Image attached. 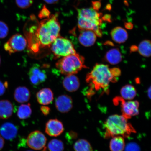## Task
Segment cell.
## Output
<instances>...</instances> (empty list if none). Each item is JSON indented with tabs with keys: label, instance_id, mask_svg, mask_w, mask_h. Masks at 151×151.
I'll list each match as a JSON object with an SVG mask.
<instances>
[{
	"label": "cell",
	"instance_id": "cell-39",
	"mask_svg": "<svg viewBox=\"0 0 151 151\" xmlns=\"http://www.w3.org/2000/svg\"><path fill=\"white\" fill-rule=\"evenodd\" d=\"M105 9L106 10H107L109 11H111L112 9V6H111L110 4H108L106 6Z\"/></svg>",
	"mask_w": 151,
	"mask_h": 151
},
{
	"label": "cell",
	"instance_id": "cell-37",
	"mask_svg": "<svg viewBox=\"0 0 151 151\" xmlns=\"http://www.w3.org/2000/svg\"><path fill=\"white\" fill-rule=\"evenodd\" d=\"M124 26L126 28L128 29H131L133 27V24L131 22H125Z\"/></svg>",
	"mask_w": 151,
	"mask_h": 151
},
{
	"label": "cell",
	"instance_id": "cell-44",
	"mask_svg": "<svg viewBox=\"0 0 151 151\" xmlns=\"http://www.w3.org/2000/svg\"><path fill=\"white\" fill-rule=\"evenodd\" d=\"M31 151V150H28V151Z\"/></svg>",
	"mask_w": 151,
	"mask_h": 151
},
{
	"label": "cell",
	"instance_id": "cell-21",
	"mask_svg": "<svg viewBox=\"0 0 151 151\" xmlns=\"http://www.w3.org/2000/svg\"><path fill=\"white\" fill-rule=\"evenodd\" d=\"M125 147V142L123 137L120 136L113 137L109 148L111 151H123Z\"/></svg>",
	"mask_w": 151,
	"mask_h": 151
},
{
	"label": "cell",
	"instance_id": "cell-36",
	"mask_svg": "<svg viewBox=\"0 0 151 151\" xmlns=\"http://www.w3.org/2000/svg\"><path fill=\"white\" fill-rule=\"evenodd\" d=\"M5 145V141L4 138L0 134V151L2 150Z\"/></svg>",
	"mask_w": 151,
	"mask_h": 151
},
{
	"label": "cell",
	"instance_id": "cell-19",
	"mask_svg": "<svg viewBox=\"0 0 151 151\" xmlns=\"http://www.w3.org/2000/svg\"><path fill=\"white\" fill-rule=\"evenodd\" d=\"M104 59L106 61L111 65H116L122 61V56L118 48H112L107 52Z\"/></svg>",
	"mask_w": 151,
	"mask_h": 151
},
{
	"label": "cell",
	"instance_id": "cell-6",
	"mask_svg": "<svg viewBox=\"0 0 151 151\" xmlns=\"http://www.w3.org/2000/svg\"><path fill=\"white\" fill-rule=\"evenodd\" d=\"M27 46V41L23 35L16 34L11 37L4 45L6 51L9 54L21 52Z\"/></svg>",
	"mask_w": 151,
	"mask_h": 151
},
{
	"label": "cell",
	"instance_id": "cell-31",
	"mask_svg": "<svg viewBox=\"0 0 151 151\" xmlns=\"http://www.w3.org/2000/svg\"><path fill=\"white\" fill-rule=\"evenodd\" d=\"M65 137L68 141L74 140L77 137V134L76 132L71 131L68 132L66 134Z\"/></svg>",
	"mask_w": 151,
	"mask_h": 151
},
{
	"label": "cell",
	"instance_id": "cell-33",
	"mask_svg": "<svg viewBox=\"0 0 151 151\" xmlns=\"http://www.w3.org/2000/svg\"><path fill=\"white\" fill-rule=\"evenodd\" d=\"M91 3L92 8L94 10L97 11V12L99 11V9L101 7V2L98 1H92Z\"/></svg>",
	"mask_w": 151,
	"mask_h": 151
},
{
	"label": "cell",
	"instance_id": "cell-38",
	"mask_svg": "<svg viewBox=\"0 0 151 151\" xmlns=\"http://www.w3.org/2000/svg\"><path fill=\"white\" fill-rule=\"evenodd\" d=\"M44 1L49 4H55L57 3L59 0H44Z\"/></svg>",
	"mask_w": 151,
	"mask_h": 151
},
{
	"label": "cell",
	"instance_id": "cell-20",
	"mask_svg": "<svg viewBox=\"0 0 151 151\" xmlns=\"http://www.w3.org/2000/svg\"><path fill=\"white\" fill-rule=\"evenodd\" d=\"M79 17L86 19L96 20L99 19L100 17L102 16V13H98L97 11L90 7L89 8L77 9Z\"/></svg>",
	"mask_w": 151,
	"mask_h": 151
},
{
	"label": "cell",
	"instance_id": "cell-41",
	"mask_svg": "<svg viewBox=\"0 0 151 151\" xmlns=\"http://www.w3.org/2000/svg\"><path fill=\"white\" fill-rule=\"evenodd\" d=\"M124 4H125L126 6H128V3L127 0H124Z\"/></svg>",
	"mask_w": 151,
	"mask_h": 151
},
{
	"label": "cell",
	"instance_id": "cell-34",
	"mask_svg": "<svg viewBox=\"0 0 151 151\" xmlns=\"http://www.w3.org/2000/svg\"><path fill=\"white\" fill-rule=\"evenodd\" d=\"M40 110L45 116H46L50 114V109L49 107L43 106L41 107Z\"/></svg>",
	"mask_w": 151,
	"mask_h": 151
},
{
	"label": "cell",
	"instance_id": "cell-1",
	"mask_svg": "<svg viewBox=\"0 0 151 151\" xmlns=\"http://www.w3.org/2000/svg\"><path fill=\"white\" fill-rule=\"evenodd\" d=\"M61 29L58 19V14L51 15L50 17L41 21L35 27L32 28L30 32L33 33L32 40L34 42L30 45L34 52H37L39 48L50 47L54 41L60 36Z\"/></svg>",
	"mask_w": 151,
	"mask_h": 151
},
{
	"label": "cell",
	"instance_id": "cell-9",
	"mask_svg": "<svg viewBox=\"0 0 151 151\" xmlns=\"http://www.w3.org/2000/svg\"><path fill=\"white\" fill-rule=\"evenodd\" d=\"M28 76L31 83L36 86L44 82L47 77L46 71L37 64L34 65L30 68Z\"/></svg>",
	"mask_w": 151,
	"mask_h": 151
},
{
	"label": "cell",
	"instance_id": "cell-43",
	"mask_svg": "<svg viewBox=\"0 0 151 151\" xmlns=\"http://www.w3.org/2000/svg\"><path fill=\"white\" fill-rule=\"evenodd\" d=\"M1 56H0V65H1Z\"/></svg>",
	"mask_w": 151,
	"mask_h": 151
},
{
	"label": "cell",
	"instance_id": "cell-12",
	"mask_svg": "<svg viewBox=\"0 0 151 151\" xmlns=\"http://www.w3.org/2000/svg\"><path fill=\"white\" fill-rule=\"evenodd\" d=\"M78 40L81 44L86 47L93 46L95 43L97 35L93 31L89 30H80Z\"/></svg>",
	"mask_w": 151,
	"mask_h": 151
},
{
	"label": "cell",
	"instance_id": "cell-22",
	"mask_svg": "<svg viewBox=\"0 0 151 151\" xmlns=\"http://www.w3.org/2000/svg\"><path fill=\"white\" fill-rule=\"evenodd\" d=\"M122 98L126 100H132L137 95V91L134 87L131 85L124 86L120 90Z\"/></svg>",
	"mask_w": 151,
	"mask_h": 151
},
{
	"label": "cell",
	"instance_id": "cell-42",
	"mask_svg": "<svg viewBox=\"0 0 151 151\" xmlns=\"http://www.w3.org/2000/svg\"><path fill=\"white\" fill-rule=\"evenodd\" d=\"M42 151H47V148L46 147H44V149H43V150H42Z\"/></svg>",
	"mask_w": 151,
	"mask_h": 151
},
{
	"label": "cell",
	"instance_id": "cell-28",
	"mask_svg": "<svg viewBox=\"0 0 151 151\" xmlns=\"http://www.w3.org/2000/svg\"><path fill=\"white\" fill-rule=\"evenodd\" d=\"M17 6L21 9H27L31 6L33 3V0H16Z\"/></svg>",
	"mask_w": 151,
	"mask_h": 151
},
{
	"label": "cell",
	"instance_id": "cell-2",
	"mask_svg": "<svg viewBox=\"0 0 151 151\" xmlns=\"http://www.w3.org/2000/svg\"><path fill=\"white\" fill-rule=\"evenodd\" d=\"M117 78L112 74L109 66L97 64L92 71L86 75V81L92 90L99 91L102 89L104 92L109 94V85L111 82L115 83Z\"/></svg>",
	"mask_w": 151,
	"mask_h": 151
},
{
	"label": "cell",
	"instance_id": "cell-17",
	"mask_svg": "<svg viewBox=\"0 0 151 151\" xmlns=\"http://www.w3.org/2000/svg\"><path fill=\"white\" fill-rule=\"evenodd\" d=\"M12 103L7 100L0 101V119H7L12 116L14 112Z\"/></svg>",
	"mask_w": 151,
	"mask_h": 151
},
{
	"label": "cell",
	"instance_id": "cell-4",
	"mask_svg": "<svg viewBox=\"0 0 151 151\" xmlns=\"http://www.w3.org/2000/svg\"><path fill=\"white\" fill-rule=\"evenodd\" d=\"M56 66L62 74L67 76L75 75L88 68L85 65L83 57L77 53L63 57L56 62Z\"/></svg>",
	"mask_w": 151,
	"mask_h": 151
},
{
	"label": "cell",
	"instance_id": "cell-23",
	"mask_svg": "<svg viewBox=\"0 0 151 151\" xmlns=\"http://www.w3.org/2000/svg\"><path fill=\"white\" fill-rule=\"evenodd\" d=\"M32 110L29 103L27 104H22L19 107L17 115L21 119H25L31 116Z\"/></svg>",
	"mask_w": 151,
	"mask_h": 151
},
{
	"label": "cell",
	"instance_id": "cell-45",
	"mask_svg": "<svg viewBox=\"0 0 151 151\" xmlns=\"http://www.w3.org/2000/svg\"><path fill=\"white\" fill-rule=\"evenodd\" d=\"M99 1H101V0H99Z\"/></svg>",
	"mask_w": 151,
	"mask_h": 151
},
{
	"label": "cell",
	"instance_id": "cell-30",
	"mask_svg": "<svg viewBox=\"0 0 151 151\" xmlns=\"http://www.w3.org/2000/svg\"><path fill=\"white\" fill-rule=\"evenodd\" d=\"M50 11L47 8L46 6H43L42 9L40 11L39 17L40 19H46L50 17Z\"/></svg>",
	"mask_w": 151,
	"mask_h": 151
},
{
	"label": "cell",
	"instance_id": "cell-3",
	"mask_svg": "<svg viewBox=\"0 0 151 151\" xmlns=\"http://www.w3.org/2000/svg\"><path fill=\"white\" fill-rule=\"evenodd\" d=\"M104 126L105 129L104 137L106 139L118 136L127 138L132 133L136 132L132 124L128 122L127 119L118 115L109 116Z\"/></svg>",
	"mask_w": 151,
	"mask_h": 151
},
{
	"label": "cell",
	"instance_id": "cell-32",
	"mask_svg": "<svg viewBox=\"0 0 151 151\" xmlns=\"http://www.w3.org/2000/svg\"><path fill=\"white\" fill-rule=\"evenodd\" d=\"M8 86V83L7 82H3L0 80V96H2L5 93Z\"/></svg>",
	"mask_w": 151,
	"mask_h": 151
},
{
	"label": "cell",
	"instance_id": "cell-27",
	"mask_svg": "<svg viewBox=\"0 0 151 151\" xmlns=\"http://www.w3.org/2000/svg\"><path fill=\"white\" fill-rule=\"evenodd\" d=\"M9 32V27L7 24L0 21V39H4L6 37Z\"/></svg>",
	"mask_w": 151,
	"mask_h": 151
},
{
	"label": "cell",
	"instance_id": "cell-11",
	"mask_svg": "<svg viewBox=\"0 0 151 151\" xmlns=\"http://www.w3.org/2000/svg\"><path fill=\"white\" fill-rule=\"evenodd\" d=\"M55 105L57 109L60 112H68L73 107V99L68 95L64 94L60 96L56 100Z\"/></svg>",
	"mask_w": 151,
	"mask_h": 151
},
{
	"label": "cell",
	"instance_id": "cell-13",
	"mask_svg": "<svg viewBox=\"0 0 151 151\" xmlns=\"http://www.w3.org/2000/svg\"><path fill=\"white\" fill-rule=\"evenodd\" d=\"M0 133L4 138L7 140H12L17 135L18 129L12 123L6 122L0 128Z\"/></svg>",
	"mask_w": 151,
	"mask_h": 151
},
{
	"label": "cell",
	"instance_id": "cell-16",
	"mask_svg": "<svg viewBox=\"0 0 151 151\" xmlns=\"http://www.w3.org/2000/svg\"><path fill=\"white\" fill-rule=\"evenodd\" d=\"M31 93L26 87L19 86L15 89L14 93V99L19 103L27 102L31 98Z\"/></svg>",
	"mask_w": 151,
	"mask_h": 151
},
{
	"label": "cell",
	"instance_id": "cell-14",
	"mask_svg": "<svg viewBox=\"0 0 151 151\" xmlns=\"http://www.w3.org/2000/svg\"><path fill=\"white\" fill-rule=\"evenodd\" d=\"M62 84L64 88L71 92L76 91L80 86V80L75 75H67L64 78Z\"/></svg>",
	"mask_w": 151,
	"mask_h": 151
},
{
	"label": "cell",
	"instance_id": "cell-10",
	"mask_svg": "<svg viewBox=\"0 0 151 151\" xmlns=\"http://www.w3.org/2000/svg\"><path fill=\"white\" fill-rule=\"evenodd\" d=\"M64 130L63 123L58 119H51L46 123L45 132L50 137L59 136L63 133Z\"/></svg>",
	"mask_w": 151,
	"mask_h": 151
},
{
	"label": "cell",
	"instance_id": "cell-8",
	"mask_svg": "<svg viewBox=\"0 0 151 151\" xmlns=\"http://www.w3.org/2000/svg\"><path fill=\"white\" fill-rule=\"evenodd\" d=\"M119 104L121 107L122 116L127 119L131 118L132 116L139 114V103L138 101H129L126 102L122 98Z\"/></svg>",
	"mask_w": 151,
	"mask_h": 151
},
{
	"label": "cell",
	"instance_id": "cell-25",
	"mask_svg": "<svg viewBox=\"0 0 151 151\" xmlns=\"http://www.w3.org/2000/svg\"><path fill=\"white\" fill-rule=\"evenodd\" d=\"M75 151H93V149L88 142L86 139H79L73 146Z\"/></svg>",
	"mask_w": 151,
	"mask_h": 151
},
{
	"label": "cell",
	"instance_id": "cell-5",
	"mask_svg": "<svg viewBox=\"0 0 151 151\" xmlns=\"http://www.w3.org/2000/svg\"><path fill=\"white\" fill-rule=\"evenodd\" d=\"M50 47L52 51L56 58L63 57L76 53L71 41L60 36L54 41Z\"/></svg>",
	"mask_w": 151,
	"mask_h": 151
},
{
	"label": "cell",
	"instance_id": "cell-18",
	"mask_svg": "<svg viewBox=\"0 0 151 151\" xmlns=\"http://www.w3.org/2000/svg\"><path fill=\"white\" fill-rule=\"evenodd\" d=\"M111 35L114 42L120 44L125 42L128 38L127 31L119 26L113 28L111 32Z\"/></svg>",
	"mask_w": 151,
	"mask_h": 151
},
{
	"label": "cell",
	"instance_id": "cell-26",
	"mask_svg": "<svg viewBox=\"0 0 151 151\" xmlns=\"http://www.w3.org/2000/svg\"><path fill=\"white\" fill-rule=\"evenodd\" d=\"M48 148L50 151H63L65 148L63 142L56 139H52L49 142Z\"/></svg>",
	"mask_w": 151,
	"mask_h": 151
},
{
	"label": "cell",
	"instance_id": "cell-15",
	"mask_svg": "<svg viewBox=\"0 0 151 151\" xmlns=\"http://www.w3.org/2000/svg\"><path fill=\"white\" fill-rule=\"evenodd\" d=\"M36 97L38 102L40 104L48 105L53 101L54 94L50 88H45L37 92Z\"/></svg>",
	"mask_w": 151,
	"mask_h": 151
},
{
	"label": "cell",
	"instance_id": "cell-29",
	"mask_svg": "<svg viewBox=\"0 0 151 151\" xmlns=\"http://www.w3.org/2000/svg\"><path fill=\"white\" fill-rule=\"evenodd\" d=\"M124 151H141L139 145L135 142H131L124 147Z\"/></svg>",
	"mask_w": 151,
	"mask_h": 151
},
{
	"label": "cell",
	"instance_id": "cell-40",
	"mask_svg": "<svg viewBox=\"0 0 151 151\" xmlns=\"http://www.w3.org/2000/svg\"><path fill=\"white\" fill-rule=\"evenodd\" d=\"M151 87L150 86V88H148V95L149 98L150 99H151Z\"/></svg>",
	"mask_w": 151,
	"mask_h": 151
},
{
	"label": "cell",
	"instance_id": "cell-35",
	"mask_svg": "<svg viewBox=\"0 0 151 151\" xmlns=\"http://www.w3.org/2000/svg\"><path fill=\"white\" fill-rule=\"evenodd\" d=\"M102 19L104 21L111 23L112 22V16L110 14H105L102 17Z\"/></svg>",
	"mask_w": 151,
	"mask_h": 151
},
{
	"label": "cell",
	"instance_id": "cell-7",
	"mask_svg": "<svg viewBox=\"0 0 151 151\" xmlns=\"http://www.w3.org/2000/svg\"><path fill=\"white\" fill-rule=\"evenodd\" d=\"M47 141V138L44 134L40 131H35L28 135L27 143L28 146L33 150H40L46 146Z\"/></svg>",
	"mask_w": 151,
	"mask_h": 151
},
{
	"label": "cell",
	"instance_id": "cell-24",
	"mask_svg": "<svg viewBox=\"0 0 151 151\" xmlns=\"http://www.w3.org/2000/svg\"><path fill=\"white\" fill-rule=\"evenodd\" d=\"M151 42L148 40H145L139 43L137 50L141 55L149 57L151 56Z\"/></svg>",
	"mask_w": 151,
	"mask_h": 151
}]
</instances>
